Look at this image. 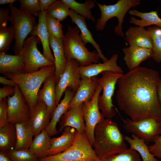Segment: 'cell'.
<instances>
[{
	"label": "cell",
	"instance_id": "1",
	"mask_svg": "<svg viewBox=\"0 0 161 161\" xmlns=\"http://www.w3.org/2000/svg\"><path fill=\"white\" fill-rule=\"evenodd\" d=\"M160 78L157 71L139 66L117 81L116 98L120 110L137 121L146 118L161 121V104L158 94Z\"/></svg>",
	"mask_w": 161,
	"mask_h": 161
},
{
	"label": "cell",
	"instance_id": "2",
	"mask_svg": "<svg viewBox=\"0 0 161 161\" xmlns=\"http://www.w3.org/2000/svg\"><path fill=\"white\" fill-rule=\"evenodd\" d=\"M94 137L92 147L101 160L128 148L125 136L112 119H105L96 126Z\"/></svg>",
	"mask_w": 161,
	"mask_h": 161
},
{
	"label": "cell",
	"instance_id": "3",
	"mask_svg": "<svg viewBox=\"0 0 161 161\" xmlns=\"http://www.w3.org/2000/svg\"><path fill=\"white\" fill-rule=\"evenodd\" d=\"M55 71V66L54 64L42 67L39 70L33 72L6 73L4 75L18 85L30 109L38 102V94L42 83Z\"/></svg>",
	"mask_w": 161,
	"mask_h": 161
},
{
	"label": "cell",
	"instance_id": "4",
	"mask_svg": "<svg viewBox=\"0 0 161 161\" xmlns=\"http://www.w3.org/2000/svg\"><path fill=\"white\" fill-rule=\"evenodd\" d=\"M80 30L77 26H68L67 31L63 39V44L67 61L75 60L80 66H86L100 63V58L96 50L89 51L81 39Z\"/></svg>",
	"mask_w": 161,
	"mask_h": 161
},
{
	"label": "cell",
	"instance_id": "5",
	"mask_svg": "<svg viewBox=\"0 0 161 161\" xmlns=\"http://www.w3.org/2000/svg\"><path fill=\"white\" fill-rule=\"evenodd\" d=\"M92 147L86 132L77 131L74 142L67 150L56 155L41 158L39 161H101Z\"/></svg>",
	"mask_w": 161,
	"mask_h": 161
},
{
	"label": "cell",
	"instance_id": "6",
	"mask_svg": "<svg viewBox=\"0 0 161 161\" xmlns=\"http://www.w3.org/2000/svg\"><path fill=\"white\" fill-rule=\"evenodd\" d=\"M96 3L101 12V16L96 21L95 27L97 31L103 30L105 28L107 21L110 18L115 17L118 20V24L114 28V31L117 35L124 36L122 29V24L124 17L129 10L139 5L140 0H119L112 5H103Z\"/></svg>",
	"mask_w": 161,
	"mask_h": 161
},
{
	"label": "cell",
	"instance_id": "7",
	"mask_svg": "<svg viewBox=\"0 0 161 161\" xmlns=\"http://www.w3.org/2000/svg\"><path fill=\"white\" fill-rule=\"evenodd\" d=\"M9 7V21L15 33V42L13 49L15 55H17L22 49L26 38L37 26L38 23L34 16L29 12L18 9L13 4H10Z\"/></svg>",
	"mask_w": 161,
	"mask_h": 161
},
{
	"label": "cell",
	"instance_id": "8",
	"mask_svg": "<svg viewBox=\"0 0 161 161\" xmlns=\"http://www.w3.org/2000/svg\"><path fill=\"white\" fill-rule=\"evenodd\" d=\"M101 74L102 76L98 78V82L102 87L103 93L98 98V105L104 117L112 119L116 115L112 97L117 81L123 74L109 71L103 72Z\"/></svg>",
	"mask_w": 161,
	"mask_h": 161
},
{
	"label": "cell",
	"instance_id": "9",
	"mask_svg": "<svg viewBox=\"0 0 161 161\" xmlns=\"http://www.w3.org/2000/svg\"><path fill=\"white\" fill-rule=\"evenodd\" d=\"M123 121L126 132L143 139L146 143L153 142L156 136L161 134V121L155 118H146L137 121L126 118Z\"/></svg>",
	"mask_w": 161,
	"mask_h": 161
},
{
	"label": "cell",
	"instance_id": "10",
	"mask_svg": "<svg viewBox=\"0 0 161 161\" xmlns=\"http://www.w3.org/2000/svg\"><path fill=\"white\" fill-rule=\"evenodd\" d=\"M41 41L35 36H31L26 39L19 54L24 57L25 64L26 73L39 70L43 66L54 64L47 59L38 50L37 44Z\"/></svg>",
	"mask_w": 161,
	"mask_h": 161
},
{
	"label": "cell",
	"instance_id": "11",
	"mask_svg": "<svg viewBox=\"0 0 161 161\" xmlns=\"http://www.w3.org/2000/svg\"><path fill=\"white\" fill-rule=\"evenodd\" d=\"M102 88L98 84L92 99L82 104V111L84 120L86 133L91 145L92 146L94 140V131L96 126L104 120L105 117L100 111L98 99Z\"/></svg>",
	"mask_w": 161,
	"mask_h": 161
},
{
	"label": "cell",
	"instance_id": "12",
	"mask_svg": "<svg viewBox=\"0 0 161 161\" xmlns=\"http://www.w3.org/2000/svg\"><path fill=\"white\" fill-rule=\"evenodd\" d=\"M14 87V94L7 100L8 122L15 124L29 120L30 108L16 84Z\"/></svg>",
	"mask_w": 161,
	"mask_h": 161
},
{
	"label": "cell",
	"instance_id": "13",
	"mask_svg": "<svg viewBox=\"0 0 161 161\" xmlns=\"http://www.w3.org/2000/svg\"><path fill=\"white\" fill-rule=\"evenodd\" d=\"M79 63L72 59L68 61L66 68L56 85V104H59L63 93L69 88L76 92L80 85L81 76L79 71Z\"/></svg>",
	"mask_w": 161,
	"mask_h": 161
},
{
	"label": "cell",
	"instance_id": "14",
	"mask_svg": "<svg viewBox=\"0 0 161 161\" xmlns=\"http://www.w3.org/2000/svg\"><path fill=\"white\" fill-rule=\"evenodd\" d=\"M30 123L34 136L46 130L49 126L52 115L45 103L38 100L36 105L30 109Z\"/></svg>",
	"mask_w": 161,
	"mask_h": 161
},
{
	"label": "cell",
	"instance_id": "15",
	"mask_svg": "<svg viewBox=\"0 0 161 161\" xmlns=\"http://www.w3.org/2000/svg\"><path fill=\"white\" fill-rule=\"evenodd\" d=\"M98 78L97 76H81L80 85L70 103L68 110L92 99L98 84Z\"/></svg>",
	"mask_w": 161,
	"mask_h": 161
},
{
	"label": "cell",
	"instance_id": "16",
	"mask_svg": "<svg viewBox=\"0 0 161 161\" xmlns=\"http://www.w3.org/2000/svg\"><path fill=\"white\" fill-rule=\"evenodd\" d=\"M82 104L72 107L62 116L59 122V132L62 131L67 126L74 128L79 133L86 132Z\"/></svg>",
	"mask_w": 161,
	"mask_h": 161
},
{
	"label": "cell",
	"instance_id": "17",
	"mask_svg": "<svg viewBox=\"0 0 161 161\" xmlns=\"http://www.w3.org/2000/svg\"><path fill=\"white\" fill-rule=\"evenodd\" d=\"M124 54L123 59L129 71L139 66L143 61L152 57L153 50L134 45H129L123 48Z\"/></svg>",
	"mask_w": 161,
	"mask_h": 161
},
{
	"label": "cell",
	"instance_id": "18",
	"mask_svg": "<svg viewBox=\"0 0 161 161\" xmlns=\"http://www.w3.org/2000/svg\"><path fill=\"white\" fill-rule=\"evenodd\" d=\"M118 58V55L115 53L109 60L103 63L93 64L86 66H80L79 71L80 75L89 77L96 76L106 71L123 74V70L117 64Z\"/></svg>",
	"mask_w": 161,
	"mask_h": 161
},
{
	"label": "cell",
	"instance_id": "19",
	"mask_svg": "<svg viewBox=\"0 0 161 161\" xmlns=\"http://www.w3.org/2000/svg\"><path fill=\"white\" fill-rule=\"evenodd\" d=\"M77 134L74 128L69 126L65 127L60 137L51 138V146L47 153V156L56 155L63 152L72 145Z\"/></svg>",
	"mask_w": 161,
	"mask_h": 161
},
{
	"label": "cell",
	"instance_id": "20",
	"mask_svg": "<svg viewBox=\"0 0 161 161\" xmlns=\"http://www.w3.org/2000/svg\"><path fill=\"white\" fill-rule=\"evenodd\" d=\"M69 16L70 17L71 21L76 24L80 32V38L85 45L88 43L91 44L97 52L100 59L103 62H106L108 59L102 53L99 45L93 38L91 32L89 30L85 21V18L77 14L73 10L70 9Z\"/></svg>",
	"mask_w": 161,
	"mask_h": 161
},
{
	"label": "cell",
	"instance_id": "21",
	"mask_svg": "<svg viewBox=\"0 0 161 161\" xmlns=\"http://www.w3.org/2000/svg\"><path fill=\"white\" fill-rule=\"evenodd\" d=\"M49 42L54 53L55 66V79L56 85L66 68L68 61L64 54L63 39L56 38L49 34Z\"/></svg>",
	"mask_w": 161,
	"mask_h": 161
},
{
	"label": "cell",
	"instance_id": "22",
	"mask_svg": "<svg viewBox=\"0 0 161 161\" xmlns=\"http://www.w3.org/2000/svg\"><path fill=\"white\" fill-rule=\"evenodd\" d=\"M0 73H26V66L23 55L0 53Z\"/></svg>",
	"mask_w": 161,
	"mask_h": 161
},
{
	"label": "cell",
	"instance_id": "23",
	"mask_svg": "<svg viewBox=\"0 0 161 161\" xmlns=\"http://www.w3.org/2000/svg\"><path fill=\"white\" fill-rule=\"evenodd\" d=\"M46 12H41L39 16L37 26L30 34L40 39L43 48V55L48 60L54 64L55 58L51 52L49 42V34L46 24Z\"/></svg>",
	"mask_w": 161,
	"mask_h": 161
},
{
	"label": "cell",
	"instance_id": "24",
	"mask_svg": "<svg viewBox=\"0 0 161 161\" xmlns=\"http://www.w3.org/2000/svg\"><path fill=\"white\" fill-rule=\"evenodd\" d=\"M125 40L129 45L153 49L151 39L147 29L144 27H130L125 33Z\"/></svg>",
	"mask_w": 161,
	"mask_h": 161
},
{
	"label": "cell",
	"instance_id": "25",
	"mask_svg": "<svg viewBox=\"0 0 161 161\" xmlns=\"http://www.w3.org/2000/svg\"><path fill=\"white\" fill-rule=\"evenodd\" d=\"M63 99L57 105L52 117V119L46 129L49 136H54L59 132L56 125L62 116L68 110L70 103L75 92L68 88L64 92Z\"/></svg>",
	"mask_w": 161,
	"mask_h": 161
},
{
	"label": "cell",
	"instance_id": "26",
	"mask_svg": "<svg viewBox=\"0 0 161 161\" xmlns=\"http://www.w3.org/2000/svg\"><path fill=\"white\" fill-rule=\"evenodd\" d=\"M55 74V72L53 73L46 79L42 88L39 90L38 94V100L45 103L52 116L57 106Z\"/></svg>",
	"mask_w": 161,
	"mask_h": 161
},
{
	"label": "cell",
	"instance_id": "27",
	"mask_svg": "<svg viewBox=\"0 0 161 161\" xmlns=\"http://www.w3.org/2000/svg\"><path fill=\"white\" fill-rule=\"evenodd\" d=\"M16 134V150L28 149L33 140L32 129L29 121L15 124Z\"/></svg>",
	"mask_w": 161,
	"mask_h": 161
},
{
	"label": "cell",
	"instance_id": "28",
	"mask_svg": "<svg viewBox=\"0 0 161 161\" xmlns=\"http://www.w3.org/2000/svg\"><path fill=\"white\" fill-rule=\"evenodd\" d=\"M129 13L131 16H137L141 18L140 20L131 17L129 20L130 24L143 27L151 25L161 27V18L159 17L156 11L143 13L133 9L130 10Z\"/></svg>",
	"mask_w": 161,
	"mask_h": 161
},
{
	"label": "cell",
	"instance_id": "29",
	"mask_svg": "<svg viewBox=\"0 0 161 161\" xmlns=\"http://www.w3.org/2000/svg\"><path fill=\"white\" fill-rule=\"evenodd\" d=\"M16 142L15 125L9 122L0 128V150L7 152L15 149Z\"/></svg>",
	"mask_w": 161,
	"mask_h": 161
},
{
	"label": "cell",
	"instance_id": "30",
	"mask_svg": "<svg viewBox=\"0 0 161 161\" xmlns=\"http://www.w3.org/2000/svg\"><path fill=\"white\" fill-rule=\"evenodd\" d=\"M50 136L46 130L35 136L29 149L39 159L46 156L51 146Z\"/></svg>",
	"mask_w": 161,
	"mask_h": 161
},
{
	"label": "cell",
	"instance_id": "31",
	"mask_svg": "<svg viewBox=\"0 0 161 161\" xmlns=\"http://www.w3.org/2000/svg\"><path fill=\"white\" fill-rule=\"evenodd\" d=\"M125 139V141L129 144L130 148L138 153L143 161H159L150 152L148 146L143 139L134 134H131V137L126 136Z\"/></svg>",
	"mask_w": 161,
	"mask_h": 161
},
{
	"label": "cell",
	"instance_id": "32",
	"mask_svg": "<svg viewBox=\"0 0 161 161\" xmlns=\"http://www.w3.org/2000/svg\"><path fill=\"white\" fill-rule=\"evenodd\" d=\"M70 9L77 14L94 22L95 19L92 14L91 10L95 6V0H86L84 3H80L74 0H63Z\"/></svg>",
	"mask_w": 161,
	"mask_h": 161
},
{
	"label": "cell",
	"instance_id": "33",
	"mask_svg": "<svg viewBox=\"0 0 161 161\" xmlns=\"http://www.w3.org/2000/svg\"><path fill=\"white\" fill-rule=\"evenodd\" d=\"M151 39L153 54L152 58L156 62H161V27L156 26L148 27Z\"/></svg>",
	"mask_w": 161,
	"mask_h": 161
},
{
	"label": "cell",
	"instance_id": "34",
	"mask_svg": "<svg viewBox=\"0 0 161 161\" xmlns=\"http://www.w3.org/2000/svg\"><path fill=\"white\" fill-rule=\"evenodd\" d=\"M70 9L63 0H55L47 10V14L60 21L66 19L69 14Z\"/></svg>",
	"mask_w": 161,
	"mask_h": 161
},
{
	"label": "cell",
	"instance_id": "35",
	"mask_svg": "<svg viewBox=\"0 0 161 161\" xmlns=\"http://www.w3.org/2000/svg\"><path fill=\"white\" fill-rule=\"evenodd\" d=\"M15 33L13 27H0V53H6L13 39Z\"/></svg>",
	"mask_w": 161,
	"mask_h": 161
},
{
	"label": "cell",
	"instance_id": "36",
	"mask_svg": "<svg viewBox=\"0 0 161 161\" xmlns=\"http://www.w3.org/2000/svg\"><path fill=\"white\" fill-rule=\"evenodd\" d=\"M46 24L50 35L59 39H63L64 36L62 30L63 25L59 20L47 14Z\"/></svg>",
	"mask_w": 161,
	"mask_h": 161
},
{
	"label": "cell",
	"instance_id": "37",
	"mask_svg": "<svg viewBox=\"0 0 161 161\" xmlns=\"http://www.w3.org/2000/svg\"><path fill=\"white\" fill-rule=\"evenodd\" d=\"M101 161H141L140 156L136 151L130 148Z\"/></svg>",
	"mask_w": 161,
	"mask_h": 161
},
{
	"label": "cell",
	"instance_id": "38",
	"mask_svg": "<svg viewBox=\"0 0 161 161\" xmlns=\"http://www.w3.org/2000/svg\"><path fill=\"white\" fill-rule=\"evenodd\" d=\"M6 153L13 161H39V159L29 149H14Z\"/></svg>",
	"mask_w": 161,
	"mask_h": 161
},
{
	"label": "cell",
	"instance_id": "39",
	"mask_svg": "<svg viewBox=\"0 0 161 161\" xmlns=\"http://www.w3.org/2000/svg\"><path fill=\"white\" fill-rule=\"evenodd\" d=\"M19 9L27 11L33 16L38 17L41 12L39 0H19Z\"/></svg>",
	"mask_w": 161,
	"mask_h": 161
},
{
	"label": "cell",
	"instance_id": "40",
	"mask_svg": "<svg viewBox=\"0 0 161 161\" xmlns=\"http://www.w3.org/2000/svg\"><path fill=\"white\" fill-rule=\"evenodd\" d=\"M153 142L154 143L148 146L149 150L154 156L161 159V135L156 136Z\"/></svg>",
	"mask_w": 161,
	"mask_h": 161
},
{
	"label": "cell",
	"instance_id": "41",
	"mask_svg": "<svg viewBox=\"0 0 161 161\" xmlns=\"http://www.w3.org/2000/svg\"><path fill=\"white\" fill-rule=\"evenodd\" d=\"M8 122L7 100L5 98L0 101V128Z\"/></svg>",
	"mask_w": 161,
	"mask_h": 161
},
{
	"label": "cell",
	"instance_id": "42",
	"mask_svg": "<svg viewBox=\"0 0 161 161\" xmlns=\"http://www.w3.org/2000/svg\"><path fill=\"white\" fill-rule=\"evenodd\" d=\"M10 9L9 8L0 9V27H5L9 21Z\"/></svg>",
	"mask_w": 161,
	"mask_h": 161
},
{
	"label": "cell",
	"instance_id": "43",
	"mask_svg": "<svg viewBox=\"0 0 161 161\" xmlns=\"http://www.w3.org/2000/svg\"><path fill=\"white\" fill-rule=\"evenodd\" d=\"M15 92L14 87L5 86L0 88V101L6 98L7 96H9L14 95Z\"/></svg>",
	"mask_w": 161,
	"mask_h": 161
},
{
	"label": "cell",
	"instance_id": "44",
	"mask_svg": "<svg viewBox=\"0 0 161 161\" xmlns=\"http://www.w3.org/2000/svg\"><path fill=\"white\" fill-rule=\"evenodd\" d=\"M55 0H39L41 12H46L47 10Z\"/></svg>",
	"mask_w": 161,
	"mask_h": 161
},
{
	"label": "cell",
	"instance_id": "45",
	"mask_svg": "<svg viewBox=\"0 0 161 161\" xmlns=\"http://www.w3.org/2000/svg\"><path fill=\"white\" fill-rule=\"evenodd\" d=\"M0 83L6 86L14 87L16 83L11 79H8L5 77H0Z\"/></svg>",
	"mask_w": 161,
	"mask_h": 161
},
{
	"label": "cell",
	"instance_id": "46",
	"mask_svg": "<svg viewBox=\"0 0 161 161\" xmlns=\"http://www.w3.org/2000/svg\"><path fill=\"white\" fill-rule=\"evenodd\" d=\"M0 161H13L8 156L6 152L0 151Z\"/></svg>",
	"mask_w": 161,
	"mask_h": 161
},
{
	"label": "cell",
	"instance_id": "47",
	"mask_svg": "<svg viewBox=\"0 0 161 161\" xmlns=\"http://www.w3.org/2000/svg\"><path fill=\"white\" fill-rule=\"evenodd\" d=\"M16 1L15 0H0V4H13Z\"/></svg>",
	"mask_w": 161,
	"mask_h": 161
},
{
	"label": "cell",
	"instance_id": "48",
	"mask_svg": "<svg viewBox=\"0 0 161 161\" xmlns=\"http://www.w3.org/2000/svg\"><path fill=\"white\" fill-rule=\"evenodd\" d=\"M158 94L159 99L161 104V79L159 82L158 86Z\"/></svg>",
	"mask_w": 161,
	"mask_h": 161
},
{
	"label": "cell",
	"instance_id": "49",
	"mask_svg": "<svg viewBox=\"0 0 161 161\" xmlns=\"http://www.w3.org/2000/svg\"><path fill=\"white\" fill-rule=\"evenodd\" d=\"M160 14L161 15V13H160Z\"/></svg>",
	"mask_w": 161,
	"mask_h": 161
}]
</instances>
